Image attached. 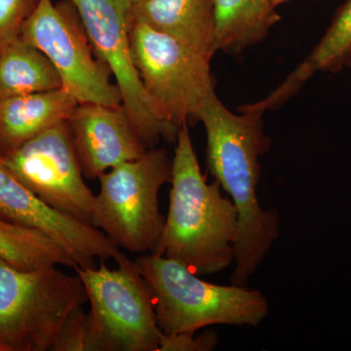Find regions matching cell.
Instances as JSON below:
<instances>
[{"label": "cell", "mask_w": 351, "mask_h": 351, "mask_svg": "<svg viewBox=\"0 0 351 351\" xmlns=\"http://www.w3.org/2000/svg\"><path fill=\"white\" fill-rule=\"evenodd\" d=\"M242 110L230 112L213 93L196 115L206 131L208 169L239 212L230 274V282L239 286L247 285L280 232L278 212L263 209L258 196L260 157L270 145L263 132L265 112L253 105Z\"/></svg>", "instance_id": "1"}, {"label": "cell", "mask_w": 351, "mask_h": 351, "mask_svg": "<svg viewBox=\"0 0 351 351\" xmlns=\"http://www.w3.org/2000/svg\"><path fill=\"white\" fill-rule=\"evenodd\" d=\"M170 184L168 214L149 254L177 261L196 276L223 271L234 261L239 212L219 182L208 184L201 173L188 123L178 132Z\"/></svg>", "instance_id": "2"}, {"label": "cell", "mask_w": 351, "mask_h": 351, "mask_svg": "<svg viewBox=\"0 0 351 351\" xmlns=\"http://www.w3.org/2000/svg\"><path fill=\"white\" fill-rule=\"evenodd\" d=\"M135 263L151 287L163 334H195L213 325L257 327L269 314V302L257 289L207 282L181 263L154 254Z\"/></svg>", "instance_id": "3"}, {"label": "cell", "mask_w": 351, "mask_h": 351, "mask_svg": "<svg viewBox=\"0 0 351 351\" xmlns=\"http://www.w3.org/2000/svg\"><path fill=\"white\" fill-rule=\"evenodd\" d=\"M88 302L82 279L57 265L23 270L0 258V351H48Z\"/></svg>", "instance_id": "4"}, {"label": "cell", "mask_w": 351, "mask_h": 351, "mask_svg": "<svg viewBox=\"0 0 351 351\" xmlns=\"http://www.w3.org/2000/svg\"><path fill=\"white\" fill-rule=\"evenodd\" d=\"M171 176L172 158L166 149L156 147L104 173L95 195L94 226L119 248L152 253L165 223L159 211V191Z\"/></svg>", "instance_id": "5"}, {"label": "cell", "mask_w": 351, "mask_h": 351, "mask_svg": "<svg viewBox=\"0 0 351 351\" xmlns=\"http://www.w3.org/2000/svg\"><path fill=\"white\" fill-rule=\"evenodd\" d=\"M132 59L147 98L164 121L179 132L215 93L211 61L186 45L132 19Z\"/></svg>", "instance_id": "6"}, {"label": "cell", "mask_w": 351, "mask_h": 351, "mask_svg": "<svg viewBox=\"0 0 351 351\" xmlns=\"http://www.w3.org/2000/svg\"><path fill=\"white\" fill-rule=\"evenodd\" d=\"M108 269L76 267L86 290L90 320L100 351H159L163 332L157 323L151 287L130 258Z\"/></svg>", "instance_id": "7"}, {"label": "cell", "mask_w": 351, "mask_h": 351, "mask_svg": "<svg viewBox=\"0 0 351 351\" xmlns=\"http://www.w3.org/2000/svg\"><path fill=\"white\" fill-rule=\"evenodd\" d=\"M20 38L38 48L56 69L62 84L78 104L122 105L112 71L94 50L69 0H39L25 21Z\"/></svg>", "instance_id": "8"}, {"label": "cell", "mask_w": 351, "mask_h": 351, "mask_svg": "<svg viewBox=\"0 0 351 351\" xmlns=\"http://www.w3.org/2000/svg\"><path fill=\"white\" fill-rule=\"evenodd\" d=\"M75 6L98 56L107 64L119 88L122 105L147 149L178 131L161 119L145 94L132 59L131 6L120 0H69Z\"/></svg>", "instance_id": "9"}, {"label": "cell", "mask_w": 351, "mask_h": 351, "mask_svg": "<svg viewBox=\"0 0 351 351\" xmlns=\"http://www.w3.org/2000/svg\"><path fill=\"white\" fill-rule=\"evenodd\" d=\"M0 160L51 207L95 226V195L83 179L68 122L53 126L0 156Z\"/></svg>", "instance_id": "10"}, {"label": "cell", "mask_w": 351, "mask_h": 351, "mask_svg": "<svg viewBox=\"0 0 351 351\" xmlns=\"http://www.w3.org/2000/svg\"><path fill=\"white\" fill-rule=\"evenodd\" d=\"M0 218L39 230L68 252L77 267H96L97 260L127 258L100 228L66 216L38 197L0 160Z\"/></svg>", "instance_id": "11"}, {"label": "cell", "mask_w": 351, "mask_h": 351, "mask_svg": "<svg viewBox=\"0 0 351 351\" xmlns=\"http://www.w3.org/2000/svg\"><path fill=\"white\" fill-rule=\"evenodd\" d=\"M66 122L88 179H98L120 164L140 158L149 149L123 105L78 104Z\"/></svg>", "instance_id": "12"}, {"label": "cell", "mask_w": 351, "mask_h": 351, "mask_svg": "<svg viewBox=\"0 0 351 351\" xmlns=\"http://www.w3.org/2000/svg\"><path fill=\"white\" fill-rule=\"evenodd\" d=\"M132 19L163 32L211 61L215 45L214 0H142Z\"/></svg>", "instance_id": "13"}, {"label": "cell", "mask_w": 351, "mask_h": 351, "mask_svg": "<svg viewBox=\"0 0 351 351\" xmlns=\"http://www.w3.org/2000/svg\"><path fill=\"white\" fill-rule=\"evenodd\" d=\"M77 105L63 87L0 99V156L68 121Z\"/></svg>", "instance_id": "14"}, {"label": "cell", "mask_w": 351, "mask_h": 351, "mask_svg": "<svg viewBox=\"0 0 351 351\" xmlns=\"http://www.w3.org/2000/svg\"><path fill=\"white\" fill-rule=\"evenodd\" d=\"M345 66H351V0H348L339 9L311 54L280 86L257 105L265 110L278 107L317 71H336Z\"/></svg>", "instance_id": "15"}, {"label": "cell", "mask_w": 351, "mask_h": 351, "mask_svg": "<svg viewBox=\"0 0 351 351\" xmlns=\"http://www.w3.org/2000/svg\"><path fill=\"white\" fill-rule=\"evenodd\" d=\"M271 0H214L216 51L235 54L255 45L280 21Z\"/></svg>", "instance_id": "16"}, {"label": "cell", "mask_w": 351, "mask_h": 351, "mask_svg": "<svg viewBox=\"0 0 351 351\" xmlns=\"http://www.w3.org/2000/svg\"><path fill=\"white\" fill-rule=\"evenodd\" d=\"M62 87L49 59L20 36L0 47V99Z\"/></svg>", "instance_id": "17"}, {"label": "cell", "mask_w": 351, "mask_h": 351, "mask_svg": "<svg viewBox=\"0 0 351 351\" xmlns=\"http://www.w3.org/2000/svg\"><path fill=\"white\" fill-rule=\"evenodd\" d=\"M0 258L13 267L32 270L63 265L77 267L63 247L47 235L0 218Z\"/></svg>", "instance_id": "18"}, {"label": "cell", "mask_w": 351, "mask_h": 351, "mask_svg": "<svg viewBox=\"0 0 351 351\" xmlns=\"http://www.w3.org/2000/svg\"><path fill=\"white\" fill-rule=\"evenodd\" d=\"M51 350L100 351L93 325L83 307L69 316Z\"/></svg>", "instance_id": "19"}, {"label": "cell", "mask_w": 351, "mask_h": 351, "mask_svg": "<svg viewBox=\"0 0 351 351\" xmlns=\"http://www.w3.org/2000/svg\"><path fill=\"white\" fill-rule=\"evenodd\" d=\"M39 0H0V47L20 36L25 21Z\"/></svg>", "instance_id": "20"}, {"label": "cell", "mask_w": 351, "mask_h": 351, "mask_svg": "<svg viewBox=\"0 0 351 351\" xmlns=\"http://www.w3.org/2000/svg\"><path fill=\"white\" fill-rule=\"evenodd\" d=\"M218 343L217 335L213 332L203 334H163L159 351H210Z\"/></svg>", "instance_id": "21"}, {"label": "cell", "mask_w": 351, "mask_h": 351, "mask_svg": "<svg viewBox=\"0 0 351 351\" xmlns=\"http://www.w3.org/2000/svg\"><path fill=\"white\" fill-rule=\"evenodd\" d=\"M120 1L124 2L127 5L133 6L135 4L138 3V2L142 1V0H120Z\"/></svg>", "instance_id": "22"}, {"label": "cell", "mask_w": 351, "mask_h": 351, "mask_svg": "<svg viewBox=\"0 0 351 351\" xmlns=\"http://www.w3.org/2000/svg\"><path fill=\"white\" fill-rule=\"evenodd\" d=\"M287 1H290V0H271L272 4L276 7L281 5V4L285 3Z\"/></svg>", "instance_id": "23"}]
</instances>
